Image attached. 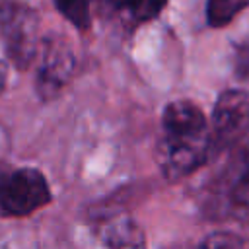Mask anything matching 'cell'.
I'll use <instances>...</instances> for the list:
<instances>
[{
  "instance_id": "cell-12",
  "label": "cell",
  "mask_w": 249,
  "mask_h": 249,
  "mask_svg": "<svg viewBox=\"0 0 249 249\" xmlns=\"http://www.w3.org/2000/svg\"><path fill=\"white\" fill-rule=\"evenodd\" d=\"M198 245L200 247H245L249 245V239L233 231H216V233H208Z\"/></svg>"
},
{
  "instance_id": "cell-1",
  "label": "cell",
  "mask_w": 249,
  "mask_h": 249,
  "mask_svg": "<svg viewBox=\"0 0 249 249\" xmlns=\"http://www.w3.org/2000/svg\"><path fill=\"white\" fill-rule=\"evenodd\" d=\"M156 163L165 181L177 183L212 161L208 119L193 99H173L161 111Z\"/></svg>"
},
{
  "instance_id": "cell-2",
  "label": "cell",
  "mask_w": 249,
  "mask_h": 249,
  "mask_svg": "<svg viewBox=\"0 0 249 249\" xmlns=\"http://www.w3.org/2000/svg\"><path fill=\"white\" fill-rule=\"evenodd\" d=\"M224 156L200 189L198 210L212 222L249 224V134Z\"/></svg>"
},
{
  "instance_id": "cell-4",
  "label": "cell",
  "mask_w": 249,
  "mask_h": 249,
  "mask_svg": "<svg viewBox=\"0 0 249 249\" xmlns=\"http://www.w3.org/2000/svg\"><path fill=\"white\" fill-rule=\"evenodd\" d=\"M53 202V191L39 167L0 160V218H27Z\"/></svg>"
},
{
  "instance_id": "cell-9",
  "label": "cell",
  "mask_w": 249,
  "mask_h": 249,
  "mask_svg": "<svg viewBox=\"0 0 249 249\" xmlns=\"http://www.w3.org/2000/svg\"><path fill=\"white\" fill-rule=\"evenodd\" d=\"M56 12L80 33H88L93 25L95 0H53Z\"/></svg>"
},
{
  "instance_id": "cell-8",
  "label": "cell",
  "mask_w": 249,
  "mask_h": 249,
  "mask_svg": "<svg viewBox=\"0 0 249 249\" xmlns=\"http://www.w3.org/2000/svg\"><path fill=\"white\" fill-rule=\"evenodd\" d=\"M99 237L105 247H144L146 245L144 230L130 216L105 218Z\"/></svg>"
},
{
  "instance_id": "cell-3",
  "label": "cell",
  "mask_w": 249,
  "mask_h": 249,
  "mask_svg": "<svg viewBox=\"0 0 249 249\" xmlns=\"http://www.w3.org/2000/svg\"><path fill=\"white\" fill-rule=\"evenodd\" d=\"M39 12L23 0H0V47L18 72L29 70L39 51Z\"/></svg>"
},
{
  "instance_id": "cell-6",
  "label": "cell",
  "mask_w": 249,
  "mask_h": 249,
  "mask_svg": "<svg viewBox=\"0 0 249 249\" xmlns=\"http://www.w3.org/2000/svg\"><path fill=\"white\" fill-rule=\"evenodd\" d=\"M35 93L41 101H53L72 80L76 70V54L66 37L47 33L39 41L35 56Z\"/></svg>"
},
{
  "instance_id": "cell-5",
  "label": "cell",
  "mask_w": 249,
  "mask_h": 249,
  "mask_svg": "<svg viewBox=\"0 0 249 249\" xmlns=\"http://www.w3.org/2000/svg\"><path fill=\"white\" fill-rule=\"evenodd\" d=\"M212 161L220 160L243 136L249 134V91L228 88L216 97L208 121Z\"/></svg>"
},
{
  "instance_id": "cell-11",
  "label": "cell",
  "mask_w": 249,
  "mask_h": 249,
  "mask_svg": "<svg viewBox=\"0 0 249 249\" xmlns=\"http://www.w3.org/2000/svg\"><path fill=\"white\" fill-rule=\"evenodd\" d=\"M231 70L239 82L249 84V39L233 43V47H231Z\"/></svg>"
},
{
  "instance_id": "cell-7",
  "label": "cell",
  "mask_w": 249,
  "mask_h": 249,
  "mask_svg": "<svg viewBox=\"0 0 249 249\" xmlns=\"http://www.w3.org/2000/svg\"><path fill=\"white\" fill-rule=\"evenodd\" d=\"M169 0H95V6L123 35H134L142 25L158 19Z\"/></svg>"
},
{
  "instance_id": "cell-10",
  "label": "cell",
  "mask_w": 249,
  "mask_h": 249,
  "mask_svg": "<svg viewBox=\"0 0 249 249\" xmlns=\"http://www.w3.org/2000/svg\"><path fill=\"white\" fill-rule=\"evenodd\" d=\"M247 8H249V0H206L204 6L206 25L212 29H222L230 25Z\"/></svg>"
},
{
  "instance_id": "cell-13",
  "label": "cell",
  "mask_w": 249,
  "mask_h": 249,
  "mask_svg": "<svg viewBox=\"0 0 249 249\" xmlns=\"http://www.w3.org/2000/svg\"><path fill=\"white\" fill-rule=\"evenodd\" d=\"M6 86H8V62L0 60V95L4 93Z\"/></svg>"
}]
</instances>
